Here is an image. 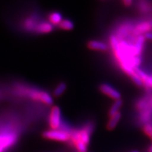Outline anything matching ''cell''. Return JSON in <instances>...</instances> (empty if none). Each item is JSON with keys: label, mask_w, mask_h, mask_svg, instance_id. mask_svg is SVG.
Instances as JSON below:
<instances>
[{"label": "cell", "mask_w": 152, "mask_h": 152, "mask_svg": "<svg viewBox=\"0 0 152 152\" xmlns=\"http://www.w3.org/2000/svg\"><path fill=\"white\" fill-rule=\"evenodd\" d=\"M15 92L19 96H26L34 101L41 102L45 105L50 106L53 104V98L48 92L32 87L23 85H17L15 87Z\"/></svg>", "instance_id": "obj_1"}, {"label": "cell", "mask_w": 152, "mask_h": 152, "mask_svg": "<svg viewBox=\"0 0 152 152\" xmlns=\"http://www.w3.org/2000/svg\"><path fill=\"white\" fill-rule=\"evenodd\" d=\"M93 127L91 124L85 126L80 130L71 131V140L74 146L78 144H84L88 146L90 141V135Z\"/></svg>", "instance_id": "obj_2"}, {"label": "cell", "mask_w": 152, "mask_h": 152, "mask_svg": "<svg viewBox=\"0 0 152 152\" xmlns=\"http://www.w3.org/2000/svg\"><path fill=\"white\" fill-rule=\"evenodd\" d=\"M18 135L14 131L0 132V152H3L16 143Z\"/></svg>", "instance_id": "obj_3"}, {"label": "cell", "mask_w": 152, "mask_h": 152, "mask_svg": "<svg viewBox=\"0 0 152 152\" xmlns=\"http://www.w3.org/2000/svg\"><path fill=\"white\" fill-rule=\"evenodd\" d=\"M44 137L51 140H56L58 142H67L71 140V132L57 129V130H51L45 131L43 133Z\"/></svg>", "instance_id": "obj_4"}, {"label": "cell", "mask_w": 152, "mask_h": 152, "mask_svg": "<svg viewBox=\"0 0 152 152\" xmlns=\"http://www.w3.org/2000/svg\"><path fill=\"white\" fill-rule=\"evenodd\" d=\"M49 124L52 130H57L61 127V112L58 106H54L51 109L49 115Z\"/></svg>", "instance_id": "obj_5"}, {"label": "cell", "mask_w": 152, "mask_h": 152, "mask_svg": "<svg viewBox=\"0 0 152 152\" xmlns=\"http://www.w3.org/2000/svg\"><path fill=\"white\" fill-rule=\"evenodd\" d=\"M99 90L103 94L106 96H109L110 98L114 100H118L121 99V94L116 89L114 88L111 85L107 83H103L99 85Z\"/></svg>", "instance_id": "obj_6"}, {"label": "cell", "mask_w": 152, "mask_h": 152, "mask_svg": "<svg viewBox=\"0 0 152 152\" xmlns=\"http://www.w3.org/2000/svg\"><path fill=\"white\" fill-rule=\"evenodd\" d=\"M132 31L133 33H135L138 36L142 35V34H145L147 32L152 31V20L140 23L134 27Z\"/></svg>", "instance_id": "obj_7"}, {"label": "cell", "mask_w": 152, "mask_h": 152, "mask_svg": "<svg viewBox=\"0 0 152 152\" xmlns=\"http://www.w3.org/2000/svg\"><path fill=\"white\" fill-rule=\"evenodd\" d=\"M54 30V26L47 21H41L38 23L35 30V33L37 34H47Z\"/></svg>", "instance_id": "obj_8"}, {"label": "cell", "mask_w": 152, "mask_h": 152, "mask_svg": "<svg viewBox=\"0 0 152 152\" xmlns=\"http://www.w3.org/2000/svg\"><path fill=\"white\" fill-rule=\"evenodd\" d=\"M87 47L90 49L94 51L106 52L109 49V46L105 42L99 40H90L87 43Z\"/></svg>", "instance_id": "obj_9"}, {"label": "cell", "mask_w": 152, "mask_h": 152, "mask_svg": "<svg viewBox=\"0 0 152 152\" xmlns=\"http://www.w3.org/2000/svg\"><path fill=\"white\" fill-rule=\"evenodd\" d=\"M38 23L39 22H37L35 17H29L24 20L23 23V27L28 32H35Z\"/></svg>", "instance_id": "obj_10"}, {"label": "cell", "mask_w": 152, "mask_h": 152, "mask_svg": "<svg viewBox=\"0 0 152 152\" xmlns=\"http://www.w3.org/2000/svg\"><path fill=\"white\" fill-rule=\"evenodd\" d=\"M121 116H122V114L119 111L117 113H115V115H113V116L110 117L109 122H108L107 125H106V128H107L108 130H113L117 126L118 123H119L120 120L121 118Z\"/></svg>", "instance_id": "obj_11"}, {"label": "cell", "mask_w": 152, "mask_h": 152, "mask_svg": "<svg viewBox=\"0 0 152 152\" xmlns=\"http://www.w3.org/2000/svg\"><path fill=\"white\" fill-rule=\"evenodd\" d=\"M63 20L62 15L60 13L52 12L49 16V22L51 23L53 26H58L61 22Z\"/></svg>", "instance_id": "obj_12"}, {"label": "cell", "mask_w": 152, "mask_h": 152, "mask_svg": "<svg viewBox=\"0 0 152 152\" xmlns=\"http://www.w3.org/2000/svg\"><path fill=\"white\" fill-rule=\"evenodd\" d=\"M123 101L121 99L118 100H115L114 102V103L112 104L111 107L110 108L109 111V118L113 116V115H115V113H117L118 112H119V110L121 109V106H123Z\"/></svg>", "instance_id": "obj_13"}, {"label": "cell", "mask_w": 152, "mask_h": 152, "mask_svg": "<svg viewBox=\"0 0 152 152\" xmlns=\"http://www.w3.org/2000/svg\"><path fill=\"white\" fill-rule=\"evenodd\" d=\"M58 28L64 30H71L74 28V23L69 19H63V20L58 25Z\"/></svg>", "instance_id": "obj_14"}, {"label": "cell", "mask_w": 152, "mask_h": 152, "mask_svg": "<svg viewBox=\"0 0 152 152\" xmlns=\"http://www.w3.org/2000/svg\"><path fill=\"white\" fill-rule=\"evenodd\" d=\"M67 88V85L65 83H60L54 90V96L56 97H58V96H61V95L65 92Z\"/></svg>", "instance_id": "obj_15"}, {"label": "cell", "mask_w": 152, "mask_h": 152, "mask_svg": "<svg viewBox=\"0 0 152 152\" xmlns=\"http://www.w3.org/2000/svg\"><path fill=\"white\" fill-rule=\"evenodd\" d=\"M130 78L133 81V83H134V84L137 85L139 87H141L144 85V83H143V82H142V79L140 78V76H139L137 74L135 73V72H134V73L133 74V75L130 76Z\"/></svg>", "instance_id": "obj_16"}, {"label": "cell", "mask_w": 152, "mask_h": 152, "mask_svg": "<svg viewBox=\"0 0 152 152\" xmlns=\"http://www.w3.org/2000/svg\"><path fill=\"white\" fill-rule=\"evenodd\" d=\"M143 131L152 140V125L150 123H146L143 126Z\"/></svg>", "instance_id": "obj_17"}, {"label": "cell", "mask_w": 152, "mask_h": 152, "mask_svg": "<svg viewBox=\"0 0 152 152\" xmlns=\"http://www.w3.org/2000/svg\"><path fill=\"white\" fill-rule=\"evenodd\" d=\"M144 85H145L147 87L152 88V75H148L144 77V78L142 80Z\"/></svg>", "instance_id": "obj_18"}, {"label": "cell", "mask_w": 152, "mask_h": 152, "mask_svg": "<svg viewBox=\"0 0 152 152\" xmlns=\"http://www.w3.org/2000/svg\"><path fill=\"white\" fill-rule=\"evenodd\" d=\"M144 37L145 38V39L152 41V31L147 32V33L144 34Z\"/></svg>", "instance_id": "obj_19"}, {"label": "cell", "mask_w": 152, "mask_h": 152, "mask_svg": "<svg viewBox=\"0 0 152 152\" xmlns=\"http://www.w3.org/2000/svg\"><path fill=\"white\" fill-rule=\"evenodd\" d=\"M123 3H124V4L125 6L129 7V6H130L131 4H132V0H123Z\"/></svg>", "instance_id": "obj_20"}, {"label": "cell", "mask_w": 152, "mask_h": 152, "mask_svg": "<svg viewBox=\"0 0 152 152\" xmlns=\"http://www.w3.org/2000/svg\"><path fill=\"white\" fill-rule=\"evenodd\" d=\"M148 152H152V144L149 147V149H148Z\"/></svg>", "instance_id": "obj_21"}, {"label": "cell", "mask_w": 152, "mask_h": 152, "mask_svg": "<svg viewBox=\"0 0 152 152\" xmlns=\"http://www.w3.org/2000/svg\"><path fill=\"white\" fill-rule=\"evenodd\" d=\"M131 152H139L137 150H134V151H131Z\"/></svg>", "instance_id": "obj_22"}, {"label": "cell", "mask_w": 152, "mask_h": 152, "mask_svg": "<svg viewBox=\"0 0 152 152\" xmlns=\"http://www.w3.org/2000/svg\"><path fill=\"white\" fill-rule=\"evenodd\" d=\"M151 106H152V99H151Z\"/></svg>", "instance_id": "obj_23"}]
</instances>
